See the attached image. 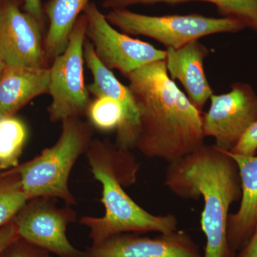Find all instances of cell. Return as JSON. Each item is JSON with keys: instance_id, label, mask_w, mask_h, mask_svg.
Returning a JSON list of instances; mask_svg holds the SVG:
<instances>
[{"instance_id": "cell-16", "label": "cell", "mask_w": 257, "mask_h": 257, "mask_svg": "<svg viewBox=\"0 0 257 257\" xmlns=\"http://www.w3.org/2000/svg\"><path fill=\"white\" fill-rule=\"evenodd\" d=\"M90 3L91 0H49L43 5L49 20L45 38L47 61H53L64 52L74 24Z\"/></svg>"}, {"instance_id": "cell-4", "label": "cell", "mask_w": 257, "mask_h": 257, "mask_svg": "<svg viewBox=\"0 0 257 257\" xmlns=\"http://www.w3.org/2000/svg\"><path fill=\"white\" fill-rule=\"evenodd\" d=\"M94 128L82 118L62 121L60 138L53 146L45 149L33 160L16 167L29 199L52 198L73 206L77 199L69 187V179L76 162L94 139Z\"/></svg>"}, {"instance_id": "cell-22", "label": "cell", "mask_w": 257, "mask_h": 257, "mask_svg": "<svg viewBox=\"0 0 257 257\" xmlns=\"http://www.w3.org/2000/svg\"><path fill=\"white\" fill-rule=\"evenodd\" d=\"M231 153L243 156H254L257 154V121L251 124Z\"/></svg>"}, {"instance_id": "cell-3", "label": "cell", "mask_w": 257, "mask_h": 257, "mask_svg": "<svg viewBox=\"0 0 257 257\" xmlns=\"http://www.w3.org/2000/svg\"><path fill=\"white\" fill-rule=\"evenodd\" d=\"M85 155L94 179L101 184V201L105 209L100 217L84 216L79 219V224L89 230L92 245L124 233L167 234L178 229L177 216L151 214L125 192L124 187L137 182L140 170L130 150L119 148L107 139H94Z\"/></svg>"}, {"instance_id": "cell-14", "label": "cell", "mask_w": 257, "mask_h": 257, "mask_svg": "<svg viewBox=\"0 0 257 257\" xmlns=\"http://www.w3.org/2000/svg\"><path fill=\"white\" fill-rule=\"evenodd\" d=\"M239 167L241 182V204L229 214L227 239L233 251H241L252 234L257 221V155L243 156L227 152Z\"/></svg>"}, {"instance_id": "cell-11", "label": "cell", "mask_w": 257, "mask_h": 257, "mask_svg": "<svg viewBox=\"0 0 257 257\" xmlns=\"http://www.w3.org/2000/svg\"><path fill=\"white\" fill-rule=\"evenodd\" d=\"M83 257H204L190 234L183 230L155 237L138 233L111 236L83 251Z\"/></svg>"}, {"instance_id": "cell-19", "label": "cell", "mask_w": 257, "mask_h": 257, "mask_svg": "<svg viewBox=\"0 0 257 257\" xmlns=\"http://www.w3.org/2000/svg\"><path fill=\"white\" fill-rule=\"evenodd\" d=\"M29 200L16 168L0 175V229L11 222Z\"/></svg>"}, {"instance_id": "cell-10", "label": "cell", "mask_w": 257, "mask_h": 257, "mask_svg": "<svg viewBox=\"0 0 257 257\" xmlns=\"http://www.w3.org/2000/svg\"><path fill=\"white\" fill-rule=\"evenodd\" d=\"M44 25L16 0L0 2V57L6 67H47Z\"/></svg>"}, {"instance_id": "cell-5", "label": "cell", "mask_w": 257, "mask_h": 257, "mask_svg": "<svg viewBox=\"0 0 257 257\" xmlns=\"http://www.w3.org/2000/svg\"><path fill=\"white\" fill-rule=\"evenodd\" d=\"M106 18L122 33L150 37L166 48L177 49L202 37L237 33L246 29L241 21L232 18H210L199 14L151 16L126 8L111 10Z\"/></svg>"}, {"instance_id": "cell-24", "label": "cell", "mask_w": 257, "mask_h": 257, "mask_svg": "<svg viewBox=\"0 0 257 257\" xmlns=\"http://www.w3.org/2000/svg\"><path fill=\"white\" fill-rule=\"evenodd\" d=\"M2 0H0L1 2ZM24 10L30 13L32 16L40 20L42 23L45 24V13H44L43 5L42 0H24Z\"/></svg>"}, {"instance_id": "cell-12", "label": "cell", "mask_w": 257, "mask_h": 257, "mask_svg": "<svg viewBox=\"0 0 257 257\" xmlns=\"http://www.w3.org/2000/svg\"><path fill=\"white\" fill-rule=\"evenodd\" d=\"M84 62L92 72L93 82L87 86L90 94L109 96L122 106L124 119L116 130V146L123 150L135 149L140 131V114L132 93L127 86L118 80L112 71L106 67L98 59L94 47L87 39L84 45Z\"/></svg>"}, {"instance_id": "cell-6", "label": "cell", "mask_w": 257, "mask_h": 257, "mask_svg": "<svg viewBox=\"0 0 257 257\" xmlns=\"http://www.w3.org/2000/svg\"><path fill=\"white\" fill-rule=\"evenodd\" d=\"M86 30L87 20L82 13L74 24L65 50L52 61L49 88L52 101L47 108L51 122L87 116L92 99L84 82Z\"/></svg>"}, {"instance_id": "cell-23", "label": "cell", "mask_w": 257, "mask_h": 257, "mask_svg": "<svg viewBox=\"0 0 257 257\" xmlns=\"http://www.w3.org/2000/svg\"><path fill=\"white\" fill-rule=\"evenodd\" d=\"M20 238L13 221L0 229V257L14 241Z\"/></svg>"}, {"instance_id": "cell-13", "label": "cell", "mask_w": 257, "mask_h": 257, "mask_svg": "<svg viewBox=\"0 0 257 257\" xmlns=\"http://www.w3.org/2000/svg\"><path fill=\"white\" fill-rule=\"evenodd\" d=\"M165 64L173 80L183 86L193 105L202 111L206 103L214 94L204 69L209 50L199 40L179 48H166Z\"/></svg>"}, {"instance_id": "cell-26", "label": "cell", "mask_w": 257, "mask_h": 257, "mask_svg": "<svg viewBox=\"0 0 257 257\" xmlns=\"http://www.w3.org/2000/svg\"><path fill=\"white\" fill-rule=\"evenodd\" d=\"M5 67H6V65H5V62H3L1 57H0V77H1L2 74L4 72Z\"/></svg>"}, {"instance_id": "cell-15", "label": "cell", "mask_w": 257, "mask_h": 257, "mask_svg": "<svg viewBox=\"0 0 257 257\" xmlns=\"http://www.w3.org/2000/svg\"><path fill=\"white\" fill-rule=\"evenodd\" d=\"M50 70L5 67L0 77V118L14 116L32 99L49 94Z\"/></svg>"}, {"instance_id": "cell-25", "label": "cell", "mask_w": 257, "mask_h": 257, "mask_svg": "<svg viewBox=\"0 0 257 257\" xmlns=\"http://www.w3.org/2000/svg\"><path fill=\"white\" fill-rule=\"evenodd\" d=\"M236 257H257V221L247 243L236 255Z\"/></svg>"}, {"instance_id": "cell-20", "label": "cell", "mask_w": 257, "mask_h": 257, "mask_svg": "<svg viewBox=\"0 0 257 257\" xmlns=\"http://www.w3.org/2000/svg\"><path fill=\"white\" fill-rule=\"evenodd\" d=\"M87 116L90 124L97 130L109 132L117 130L124 119L122 106L109 96H99L91 101Z\"/></svg>"}, {"instance_id": "cell-18", "label": "cell", "mask_w": 257, "mask_h": 257, "mask_svg": "<svg viewBox=\"0 0 257 257\" xmlns=\"http://www.w3.org/2000/svg\"><path fill=\"white\" fill-rule=\"evenodd\" d=\"M28 134L26 124L19 118H0V170L18 167Z\"/></svg>"}, {"instance_id": "cell-21", "label": "cell", "mask_w": 257, "mask_h": 257, "mask_svg": "<svg viewBox=\"0 0 257 257\" xmlns=\"http://www.w3.org/2000/svg\"><path fill=\"white\" fill-rule=\"evenodd\" d=\"M3 257H52L51 253L36 245L18 238L7 248Z\"/></svg>"}, {"instance_id": "cell-8", "label": "cell", "mask_w": 257, "mask_h": 257, "mask_svg": "<svg viewBox=\"0 0 257 257\" xmlns=\"http://www.w3.org/2000/svg\"><path fill=\"white\" fill-rule=\"evenodd\" d=\"M56 199L37 197L29 200L13 222L20 238L59 257H83L67 236L69 224L77 220L70 206L60 207Z\"/></svg>"}, {"instance_id": "cell-17", "label": "cell", "mask_w": 257, "mask_h": 257, "mask_svg": "<svg viewBox=\"0 0 257 257\" xmlns=\"http://www.w3.org/2000/svg\"><path fill=\"white\" fill-rule=\"evenodd\" d=\"M191 2H204L215 5L219 14L226 18L237 19L257 37V0H104L102 6L114 10L137 5H177Z\"/></svg>"}, {"instance_id": "cell-2", "label": "cell", "mask_w": 257, "mask_h": 257, "mask_svg": "<svg viewBox=\"0 0 257 257\" xmlns=\"http://www.w3.org/2000/svg\"><path fill=\"white\" fill-rule=\"evenodd\" d=\"M164 185L177 197L203 199L201 227L206 237L204 257H236L228 242L231 204L241 197L239 167L227 152L204 145L166 168Z\"/></svg>"}, {"instance_id": "cell-9", "label": "cell", "mask_w": 257, "mask_h": 257, "mask_svg": "<svg viewBox=\"0 0 257 257\" xmlns=\"http://www.w3.org/2000/svg\"><path fill=\"white\" fill-rule=\"evenodd\" d=\"M209 110L203 116L204 138H212L214 147L231 152L248 128L257 121V94L246 82L231 84L229 92L213 94Z\"/></svg>"}, {"instance_id": "cell-1", "label": "cell", "mask_w": 257, "mask_h": 257, "mask_svg": "<svg viewBox=\"0 0 257 257\" xmlns=\"http://www.w3.org/2000/svg\"><path fill=\"white\" fill-rule=\"evenodd\" d=\"M140 114L135 149L143 156L172 163L204 145L203 115L171 79L165 60L126 76Z\"/></svg>"}, {"instance_id": "cell-7", "label": "cell", "mask_w": 257, "mask_h": 257, "mask_svg": "<svg viewBox=\"0 0 257 257\" xmlns=\"http://www.w3.org/2000/svg\"><path fill=\"white\" fill-rule=\"evenodd\" d=\"M83 14L87 20V39L98 59L110 70L116 69L126 77L143 66L165 60V50L115 30L95 3L91 2Z\"/></svg>"}]
</instances>
